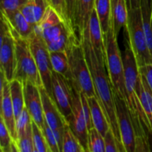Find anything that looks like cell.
Masks as SVG:
<instances>
[{
    "label": "cell",
    "instance_id": "obj_1",
    "mask_svg": "<svg viewBox=\"0 0 152 152\" xmlns=\"http://www.w3.org/2000/svg\"><path fill=\"white\" fill-rule=\"evenodd\" d=\"M80 40L83 44L86 60L91 74L96 97L98 98L103 108L107 119L109 122L111 129L114 132L117 140L119 152H126L122 141L120 128L117 121L113 89L111 86L109 77L108 75H107L105 71L106 66L105 61L99 60L97 59L94 49L87 39L83 38Z\"/></svg>",
    "mask_w": 152,
    "mask_h": 152
},
{
    "label": "cell",
    "instance_id": "obj_2",
    "mask_svg": "<svg viewBox=\"0 0 152 152\" xmlns=\"http://www.w3.org/2000/svg\"><path fill=\"white\" fill-rule=\"evenodd\" d=\"M65 51L69 63V74L67 79L71 86L79 91H83L87 97L96 96L83 44L75 33L71 35Z\"/></svg>",
    "mask_w": 152,
    "mask_h": 152
},
{
    "label": "cell",
    "instance_id": "obj_3",
    "mask_svg": "<svg viewBox=\"0 0 152 152\" xmlns=\"http://www.w3.org/2000/svg\"><path fill=\"white\" fill-rule=\"evenodd\" d=\"M104 43L105 48V66L108 70L111 86L119 97L127 102L123 56L119 48L117 37L114 34L112 23L107 34L104 35Z\"/></svg>",
    "mask_w": 152,
    "mask_h": 152
},
{
    "label": "cell",
    "instance_id": "obj_4",
    "mask_svg": "<svg viewBox=\"0 0 152 152\" xmlns=\"http://www.w3.org/2000/svg\"><path fill=\"white\" fill-rule=\"evenodd\" d=\"M12 35L15 39L16 65L14 78L22 81L31 82L38 87L43 86L41 76L39 72L28 39L21 37L10 25Z\"/></svg>",
    "mask_w": 152,
    "mask_h": 152
},
{
    "label": "cell",
    "instance_id": "obj_5",
    "mask_svg": "<svg viewBox=\"0 0 152 152\" xmlns=\"http://www.w3.org/2000/svg\"><path fill=\"white\" fill-rule=\"evenodd\" d=\"M125 27L138 67L152 64L142 24L141 7L132 9L128 7V19Z\"/></svg>",
    "mask_w": 152,
    "mask_h": 152
},
{
    "label": "cell",
    "instance_id": "obj_6",
    "mask_svg": "<svg viewBox=\"0 0 152 152\" xmlns=\"http://www.w3.org/2000/svg\"><path fill=\"white\" fill-rule=\"evenodd\" d=\"M30 48L35 59L39 72L41 76L43 87L52 98L51 79L53 68L50 62V51L43 39L34 31L28 39Z\"/></svg>",
    "mask_w": 152,
    "mask_h": 152
},
{
    "label": "cell",
    "instance_id": "obj_7",
    "mask_svg": "<svg viewBox=\"0 0 152 152\" xmlns=\"http://www.w3.org/2000/svg\"><path fill=\"white\" fill-rule=\"evenodd\" d=\"M1 37H0V70L4 72L9 82L14 78L16 65L15 39L12 35L7 19L1 16Z\"/></svg>",
    "mask_w": 152,
    "mask_h": 152
},
{
    "label": "cell",
    "instance_id": "obj_8",
    "mask_svg": "<svg viewBox=\"0 0 152 152\" xmlns=\"http://www.w3.org/2000/svg\"><path fill=\"white\" fill-rule=\"evenodd\" d=\"M39 88L42 101L45 120L47 122L48 126L54 133L57 140L58 145L60 148V151L62 152L64 132L65 127L68 124V121L60 112L53 98L50 97V95L48 94L45 88L43 86Z\"/></svg>",
    "mask_w": 152,
    "mask_h": 152
},
{
    "label": "cell",
    "instance_id": "obj_9",
    "mask_svg": "<svg viewBox=\"0 0 152 152\" xmlns=\"http://www.w3.org/2000/svg\"><path fill=\"white\" fill-rule=\"evenodd\" d=\"M51 90L53 101L62 115L68 120L72 114L73 91L71 83L65 76L53 71Z\"/></svg>",
    "mask_w": 152,
    "mask_h": 152
},
{
    "label": "cell",
    "instance_id": "obj_10",
    "mask_svg": "<svg viewBox=\"0 0 152 152\" xmlns=\"http://www.w3.org/2000/svg\"><path fill=\"white\" fill-rule=\"evenodd\" d=\"M117 121L123 145L126 152H135V132L127 102L113 91Z\"/></svg>",
    "mask_w": 152,
    "mask_h": 152
},
{
    "label": "cell",
    "instance_id": "obj_11",
    "mask_svg": "<svg viewBox=\"0 0 152 152\" xmlns=\"http://www.w3.org/2000/svg\"><path fill=\"white\" fill-rule=\"evenodd\" d=\"M73 91L72 114L67 120L69 127L78 138L80 143L84 148L85 151L89 152L88 147V129L86 123V117L82 106L80 92L71 86Z\"/></svg>",
    "mask_w": 152,
    "mask_h": 152
},
{
    "label": "cell",
    "instance_id": "obj_12",
    "mask_svg": "<svg viewBox=\"0 0 152 152\" xmlns=\"http://www.w3.org/2000/svg\"><path fill=\"white\" fill-rule=\"evenodd\" d=\"M23 86L25 108L33 121L43 131L45 117L39 88L31 82H25Z\"/></svg>",
    "mask_w": 152,
    "mask_h": 152
},
{
    "label": "cell",
    "instance_id": "obj_13",
    "mask_svg": "<svg viewBox=\"0 0 152 152\" xmlns=\"http://www.w3.org/2000/svg\"><path fill=\"white\" fill-rule=\"evenodd\" d=\"M1 114L0 117L4 120L7 129L11 134L13 140L17 142V134H16V123L14 110L10 92L9 81L5 77L4 72L1 71Z\"/></svg>",
    "mask_w": 152,
    "mask_h": 152
},
{
    "label": "cell",
    "instance_id": "obj_14",
    "mask_svg": "<svg viewBox=\"0 0 152 152\" xmlns=\"http://www.w3.org/2000/svg\"><path fill=\"white\" fill-rule=\"evenodd\" d=\"M83 38H86L94 49L96 57L99 60L105 62V48L104 35L99 23L96 9H94L90 16L88 24L84 31ZM82 38V39H83Z\"/></svg>",
    "mask_w": 152,
    "mask_h": 152
},
{
    "label": "cell",
    "instance_id": "obj_15",
    "mask_svg": "<svg viewBox=\"0 0 152 152\" xmlns=\"http://www.w3.org/2000/svg\"><path fill=\"white\" fill-rule=\"evenodd\" d=\"M95 8V0H77L74 12V31L80 39L88 24L92 11Z\"/></svg>",
    "mask_w": 152,
    "mask_h": 152
},
{
    "label": "cell",
    "instance_id": "obj_16",
    "mask_svg": "<svg viewBox=\"0 0 152 152\" xmlns=\"http://www.w3.org/2000/svg\"><path fill=\"white\" fill-rule=\"evenodd\" d=\"M88 100L91 111V118L94 127L104 137L111 126L105 115L103 108L96 96L88 97Z\"/></svg>",
    "mask_w": 152,
    "mask_h": 152
},
{
    "label": "cell",
    "instance_id": "obj_17",
    "mask_svg": "<svg viewBox=\"0 0 152 152\" xmlns=\"http://www.w3.org/2000/svg\"><path fill=\"white\" fill-rule=\"evenodd\" d=\"M9 25L23 38L28 39L34 31V26L30 23L20 10L1 13Z\"/></svg>",
    "mask_w": 152,
    "mask_h": 152
},
{
    "label": "cell",
    "instance_id": "obj_18",
    "mask_svg": "<svg viewBox=\"0 0 152 152\" xmlns=\"http://www.w3.org/2000/svg\"><path fill=\"white\" fill-rule=\"evenodd\" d=\"M111 23L117 37L123 26H126L128 19L127 0H111Z\"/></svg>",
    "mask_w": 152,
    "mask_h": 152
},
{
    "label": "cell",
    "instance_id": "obj_19",
    "mask_svg": "<svg viewBox=\"0 0 152 152\" xmlns=\"http://www.w3.org/2000/svg\"><path fill=\"white\" fill-rule=\"evenodd\" d=\"M137 93L144 112L151 125L152 131V91L145 77L140 74L137 81Z\"/></svg>",
    "mask_w": 152,
    "mask_h": 152
},
{
    "label": "cell",
    "instance_id": "obj_20",
    "mask_svg": "<svg viewBox=\"0 0 152 152\" xmlns=\"http://www.w3.org/2000/svg\"><path fill=\"white\" fill-rule=\"evenodd\" d=\"M47 7L48 4L45 0H28L19 10L34 26L41 20Z\"/></svg>",
    "mask_w": 152,
    "mask_h": 152
},
{
    "label": "cell",
    "instance_id": "obj_21",
    "mask_svg": "<svg viewBox=\"0 0 152 152\" xmlns=\"http://www.w3.org/2000/svg\"><path fill=\"white\" fill-rule=\"evenodd\" d=\"M10 92L11 97L12 103H13V110H14L16 120L22 114V111L25 108V96H24V86L22 81L16 79H13L10 82Z\"/></svg>",
    "mask_w": 152,
    "mask_h": 152
},
{
    "label": "cell",
    "instance_id": "obj_22",
    "mask_svg": "<svg viewBox=\"0 0 152 152\" xmlns=\"http://www.w3.org/2000/svg\"><path fill=\"white\" fill-rule=\"evenodd\" d=\"M95 9L99 18L103 35L107 34L111 25V0H95Z\"/></svg>",
    "mask_w": 152,
    "mask_h": 152
},
{
    "label": "cell",
    "instance_id": "obj_23",
    "mask_svg": "<svg viewBox=\"0 0 152 152\" xmlns=\"http://www.w3.org/2000/svg\"><path fill=\"white\" fill-rule=\"evenodd\" d=\"M140 7L147 45L152 57V4L149 0H141Z\"/></svg>",
    "mask_w": 152,
    "mask_h": 152
},
{
    "label": "cell",
    "instance_id": "obj_24",
    "mask_svg": "<svg viewBox=\"0 0 152 152\" xmlns=\"http://www.w3.org/2000/svg\"><path fill=\"white\" fill-rule=\"evenodd\" d=\"M62 22L63 21L57 12L50 6H48L41 20L34 25V32L39 35L43 30L58 25Z\"/></svg>",
    "mask_w": 152,
    "mask_h": 152
},
{
    "label": "cell",
    "instance_id": "obj_25",
    "mask_svg": "<svg viewBox=\"0 0 152 152\" xmlns=\"http://www.w3.org/2000/svg\"><path fill=\"white\" fill-rule=\"evenodd\" d=\"M50 57L53 71L68 78L69 74V63L66 51L50 52Z\"/></svg>",
    "mask_w": 152,
    "mask_h": 152
},
{
    "label": "cell",
    "instance_id": "obj_26",
    "mask_svg": "<svg viewBox=\"0 0 152 152\" xmlns=\"http://www.w3.org/2000/svg\"><path fill=\"white\" fill-rule=\"evenodd\" d=\"M62 152H86L78 138L71 131L69 125H67L62 140Z\"/></svg>",
    "mask_w": 152,
    "mask_h": 152
},
{
    "label": "cell",
    "instance_id": "obj_27",
    "mask_svg": "<svg viewBox=\"0 0 152 152\" xmlns=\"http://www.w3.org/2000/svg\"><path fill=\"white\" fill-rule=\"evenodd\" d=\"M33 141L34 152H50V149L46 142L43 131L32 120Z\"/></svg>",
    "mask_w": 152,
    "mask_h": 152
},
{
    "label": "cell",
    "instance_id": "obj_28",
    "mask_svg": "<svg viewBox=\"0 0 152 152\" xmlns=\"http://www.w3.org/2000/svg\"><path fill=\"white\" fill-rule=\"evenodd\" d=\"M74 33L75 32L71 29H67L66 31H64L57 38L47 44L49 51H63V50H66L70 38H71V35Z\"/></svg>",
    "mask_w": 152,
    "mask_h": 152
},
{
    "label": "cell",
    "instance_id": "obj_29",
    "mask_svg": "<svg viewBox=\"0 0 152 152\" xmlns=\"http://www.w3.org/2000/svg\"><path fill=\"white\" fill-rule=\"evenodd\" d=\"M67 29H71L72 30V31H74V30L71 29L69 26H68L65 22H62L61 23L58 24V25L43 30V31L39 34V36L43 39L47 45L48 44V43H50V42L53 41V39L57 38L59 36H60L61 34H62L64 31H66ZM37 35H38V34H37Z\"/></svg>",
    "mask_w": 152,
    "mask_h": 152
},
{
    "label": "cell",
    "instance_id": "obj_30",
    "mask_svg": "<svg viewBox=\"0 0 152 152\" xmlns=\"http://www.w3.org/2000/svg\"><path fill=\"white\" fill-rule=\"evenodd\" d=\"M89 152H105L104 137L94 127L88 132Z\"/></svg>",
    "mask_w": 152,
    "mask_h": 152
},
{
    "label": "cell",
    "instance_id": "obj_31",
    "mask_svg": "<svg viewBox=\"0 0 152 152\" xmlns=\"http://www.w3.org/2000/svg\"><path fill=\"white\" fill-rule=\"evenodd\" d=\"M31 124H32V119H31V115H30L27 108H25L22 111V114L16 120V129L18 139L22 137L26 133L27 130L29 128V126H31Z\"/></svg>",
    "mask_w": 152,
    "mask_h": 152
},
{
    "label": "cell",
    "instance_id": "obj_32",
    "mask_svg": "<svg viewBox=\"0 0 152 152\" xmlns=\"http://www.w3.org/2000/svg\"><path fill=\"white\" fill-rule=\"evenodd\" d=\"M48 6H50L53 7L55 10L58 13L61 19H62L64 22L68 26H69L71 29L74 30L69 19H68V13H67L66 4H65V0H45ZM75 32V31H74Z\"/></svg>",
    "mask_w": 152,
    "mask_h": 152
},
{
    "label": "cell",
    "instance_id": "obj_33",
    "mask_svg": "<svg viewBox=\"0 0 152 152\" xmlns=\"http://www.w3.org/2000/svg\"><path fill=\"white\" fill-rule=\"evenodd\" d=\"M1 118V117H0ZM13 138L4 120H0V148L1 152H10Z\"/></svg>",
    "mask_w": 152,
    "mask_h": 152
},
{
    "label": "cell",
    "instance_id": "obj_34",
    "mask_svg": "<svg viewBox=\"0 0 152 152\" xmlns=\"http://www.w3.org/2000/svg\"><path fill=\"white\" fill-rule=\"evenodd\" d=\"M16 142L19 147V152H34L32 124L29 126L26 133L22 137L19 138Z\"/></svg>",
    "mask_w": 152,
    "mask_h": 152
},
{
    "label": "cell",
    "instance_id": "obj_35",
    "mask_svg": "<svg viewBox=\"0 0 152 152\" xmlns=\"http://www.w3.org/2000/svg\"><path fill=\"white\" fill-rule=\"evenodd\" d=\"M43 133H44L46 142L50 149V152H61L56 136L45 120L44 128H43Z\"/></svg>",
    "mask_w": 152,
    "mask_h": 152
},
{
    "label": "cell",
    "instance_id": "obj_36",
    "mask_svg": "<svg viewBox=\"0 0 152 152\" xmlns=\"http://www.w3.org/2000/svg\"><path fill=\"white\" fill-rule=\"evenodd\" d=\"M1 13L19 10L28 0H0Z\"/></svg>",
    "mask_w": 152,
    "mask_h": 152
},
{
    "label": "cell",
    "instance_id": "obj_37",
    "mask_svg": "<svg viewBox=\"0 0 152 152\" xmlns=\"http://www.w3.org/2000/svg\"><path fill=\"white\" fill-rule=\"evenodd\" d=\"M104 142H105V152H119L117 140L111 128L104 137Z\"/></svg>",
    "mask_w": 152,
    "mask_h": 152
},
{
    "label": "cell",
    "instance_id": "obj_38",
    "mask_svg": "<svg viewBox=\"0 0 152 152\" xmlns=\"http://www.w3.org/2000/svg\"><path fill=\"white\" fill-rule=\"evenodd\" d=\"M80 92V97H81V102L82 106H83V112H84L85 117H86V123H87L88 129L90 130L91 129L94 128L93 122H92L91 118V111L90 105H89L88 100V97L83 91Z\"/></svg>",
    "mask_w": 152,
    "mask_h": 152
},
{
    "label": "cell",
    "instance_id": "obj_39",
    "mask_svg": "<svg viewBox=\"0 0 152 152\" xmlns=\"http://www.w3.org/2000/svg\"><path fill=\"white\" fill-rule=\"evenodd\" d=\"M139 72L141 75L145 77L152 91V64H148L139 67Z\"/></svg>",
    "mask_w": 152,
    "mask_h": 152
},
{
    "label": "cell",
    "instance_id": "obj_40",
    "mask_svg": "<svg viewBox=\"0 0 152 152\" xmlns=\"http://www.w3.org/2000/svg\"><path fill=\"white\" fill-rule=\"evenodd\" d=\"M76 2H77V0H65L67 13H68V19H69L70 22H71L74 30V12H75Z\"/></svg>",
    "mask_w": 152,
    "mask_h": 152
},
{
    "label": "cell",
    "instance_id": "obj_41",
    "mask_svg": "<svg viewBox=\"0 0 152 152\" xmlns=\"http://www.w3.org/2000/svg\"><path fill=\"white\" fill-rule=\"evenodd\" d=\"M127 4L130 8H139L141 6V0H127Z\"/></svg>",
    "mask_w": 152,
    "mask_h": 152
},
{
    "label": "cell",
    "instance_id": "obj_42",
    "mask_svg": "<svg viewBox=\"0 0 152 152\" xmlns=\"http://www.w3.org/2000/svg\"><path fill=\"white\" fill-rule=\"evenodd\" d=\"M149 1H151V4H152V0H149Z\"/></svg>",
    "mask_w": 152,
    "mask_h": 152
}]
</instances>
